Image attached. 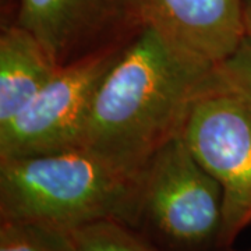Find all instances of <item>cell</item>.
I'll list each match as a JSON object with an SVG mask.
<instances>
[{"label":"cell","mask_w":251,"mask_h":251,"mask_svg":"<svg viewBox=\"0 0 251 251\" xmlns=\"http://www.w3.org/2000/svg\"><path fill=\"white\" fill-rule=\"evenodd\" d=\"M212 85L251 110V34H246L233 52L212 69Z\"/></svg>","instance_id":"cell-11"},{"label":"cell","mask_w":251,"mask_h":251,"mask_svg":"<svg viewBox=\"0 0 251 251\" xmlns=\"http://www.w3.org/2000/svg\"><path fill=\"white\" fill-rule=\"evenodd\" d=\"M144 25L186 57L215 67L247 34L243 0H140Z\"/></svg>","instance_id":"cell-7"},{"label":"cell","mask_w":251,"mask_h":251,"mask_svg":"<svg viewBox=\"0 0 251 251\" xmlns=\"http://www.w3.org/2000/svg\"><path fill=\"white\" fill-rule=\"evenodd\" d=\"M140 177L87 147L0 159V219L64 230L100 221L133 226Z\"/></svg>","instance_id":"cell-2"},{"label":"cell","mask_w":251,"mask_h":251,"mask_svg":"<svg viewBox=\"0 0 251 251\" xmlns=\"http://www.w3.org/2000/svg\"><path fill=\"white\" fill-rule=\"evenodd\" d=\"M134 230L161 251H221L224 190L181 135L145 165Z\"/></svg>","instance_id":"cell-3"},{"label":"cell","mask_w":251,"mask_h":251,"mask_svg":"<svg viewBox=\"0 0 251 251\" xmlns=\"http://www.w3.org/2000/svg\"><path fill=\"white\" fill-rule=\"evenodd\" d=\"M0 251H75L70 230L39 222L0 219Z\"/></svg>","instance_id":"cell-9"},{"label":"cell","mask_w":251,"mask_h":251,"mask_svg":"<svg viewBox=\"0 0 251 251\" xmlns=\"http://www.w3.org/2000/svg\"><path fill=\"white\" fill-rule=\"evenodd\" d=\"M46 48L17 24L0 32V126L16 117L59 72Z\"/></svg>","instance_id":"cell-8"},{"label":"cell","mask_w":251,"mask_h":251,"mask_svg":"<svg viewBox=\"0 0 251 251\" xmlns=\"http://www.w3.org/2000/svg\"><path fill=\"white\" fill-rule=\"evenodd\" d=\"M16 0H1V24H7L13 17Z\"/></svg>","instance_id":"cell-12"},{"label":"cell","mask_w":251,"mask_h":251,"mask_svg":"<svg viewBox=\"0 0 251 251\" xmlns=\"http://www.w3.org/2000/svg\"><path fill=\"white\" fill-rule=\"evenodd\" d=\"M243 10H244V23L247 34H251V0H243Z\"/></svg>","instance_id":"cell-13"},{"label":"cell","mask_w":251,"mask_h":251,"mask_svg":"<svg viewBox=\"0 0 251 251\" xmlns=\"http://www.w3.org/2000/svg\"><path fill=\"white\" fill-rule=\"evenodd\" d=\"M11 23L32 32L60 67L126 45L145 27L140 0H16Z\"/></svg>","instance_id":"cell-6"},{"label":"cell","mask_w":251,"mask_h":251,"mask_svg":"<svg viewBox=\"0 0 251 251\" xmlns=\"http://www.w3.org/2000/svg\"><path fill=\"white\" fill-rule=\"evenodd\" d=\"M75 251H161L117 221H100L70 230Z\"/></svg>","instance_id":"cell-10"},{"label":"cell","mask_w":251,"mask_h":251,"mask_svg":"<svg viewBox=\"0 0 251 251\" xmlns=\"http://www.w3.org/2000/svg\"><path fill=\"white\" fill-rule=\"evenodd\" d=\"M181 138L224 190L221 249L251 225V110L211 84L188 112Z\"/></svg>","instance_id":"cell-5"},{"label":"cell","mask_w":251,"mask_h":251,"mask_svg":"<svg viewBox=\"0 0 251 251\" xmlns=\"http://www.w3.org/2000/svg\"><path fill=\"white\" fill-rule=\"evenodd\" d=\"M214 67L186 57L145 27L127 44L99 87L82 147L128 175L181 133Z\"/></svg>","instance_id":"cell-1"},{"label":"cell","mask_w":251,"mask_h":251,"mask_svg":"<svg viewBox=\"0 0 251 251\" xmlns=\"http://www.w3.org/2000/svg\"><path fill=\"white\" fill-rule=\"evenodd\" d=\"M126 46L62 66L17 116L0 126V159L82 147L97 92Z\"/></svg>","instance_id":"cell-4"},{"label":"cell","mask_w":251,"mask_h":251,"mask_svg":"<svg viewBox=\"0 0 251 251\" xmlns=\"http://www.w3.org/2000/svg\"><path fill=\"white\" fill-rule=\"evenodd\" d=\"M221 251H251V249H247V250H233V249L230 247V249H225V250H221Z\"/></svg>","instance_id":"cell-14"}]
</instances>
